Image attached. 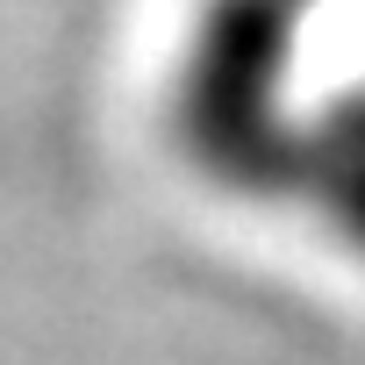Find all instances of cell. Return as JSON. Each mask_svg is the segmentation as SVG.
<instances>
[{
    "mask_svg": "<svg viewBox=\"0 0 365 365\" xmlns=\"http://www.w3.org/2000/svg\"><path fill=\"white\" fill-rule=\"evenodd\" d=\"M308 0H201L179 65V136L244 194H301L308 129L287 122V79Z\"/></svg>",
    "mask_w": 365,
    "mask_h": 365,
    "instance_id": "1",
    "label": "cell"
},
{
    "mask_svg": "<svg viewBox=\"0 0 365 365\" xmlns=\"http://www.w3.org/2000/svg\"><path fill=\"white\" fill-rule=\"evenodd\" d=\"M301 194L329 208V222L365 251V86L329 101L308 129V165H301Z\"/></svg>",
    "mask_w": 365,
    "mask_h": 365,
    "instance_id": "2",
    "label": "cell"
}]
</instances>
